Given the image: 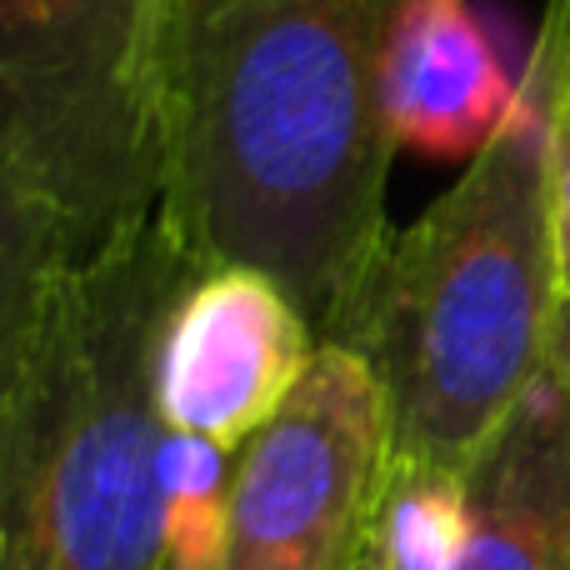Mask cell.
Here are the masks:
<instances>
[{"instance_id":"1","label":"cell","mask_w":570,"mask_h":570,"mask_svg":"<svg viewBox=\"0 0 570 570\" xmlns=\"http://www.w3.org/2000/svg\"><path fill=\"white\" fill-rule=\"evenodd\" d=\"M405 0H180L166 216L200 266H250L335 341L385 240L381 80Z\"/></svg>"},{"instance_id":"2","label":"cell","mask_w":570,"mask_h":570,"mask_svg":"<svg viewBox=\"0 0 570 570\" xmlns=\"http://www.w3.org/2000/svg\"><path fill=\"white\" fill-rule=\"evenodd\" d=\"M570 70V0H551L505 130L385 240L341 335L391 415V461L471 475L541 385L561 325L551 120Z\"/></svg>"},{"instance_id":"3","label":"cell","mask_w":570,"mask_h":570,"mask_svg":"<svg viewBox=\"0 0 570 570\" xmlns=\"http://www.w3.org/2000/svg\"><path fill=\"white\" fill-rule=\"evenodd\" d=\"M196 271L166 206L66 271L0 405V570H166L156 351Z\"/></svg>"},{"instance_id":"4","label":"cell","mask_w":570,"mask_h":570,"mask_svg":"<svg viewBox=\"0 0 570 570\" xmlns=\"http://www.w3.org/2000/svg\"><path fill=\"white\" fill-rule=\"evenodd\" d=\"M180 0H0V166L90 240L160 206Z\"/></svg>"},{"instance_id":"5","label":"cell","mask_w":570,"mask_h":570,"mask_svg":"<svg viewBox=\"0 0 570 570\" xmlns=\"http://www.w3.org/2000/svg\"><path fill=\"white\" fill-rule=\"evenodd\" d=\"M391 475V415L371 365L321 345L291 401L236 451L216 570H365Z\"/></svg>"},{"instance_id":"6","label":"cell","mask_w":570,"mask_h":570,"mask_svg":"<svg viewBox=\"0 0 570 570\" xmlns=\"http://www.w3.org/2000/svg\"><path fill=\"white\" fill-rule=\"evenodd\" d=\"M315 351V325L271 276L250 266H200L160 331V421L166 431L240 451L291 401Z\"/></svg>"},{"instance_id":"7","label":"cell","mask_w":570,"mask_h":570,"mask_svg":"<svg viewBox=\"0 0 570 570\" xmlns=\"http://www.w3.org/2000/svg\"><path fill=\"white\" fill-rule=\"evenodd\" d=\"M521 100L491 26L471 0H405L385 56L381 110L395 156L475 160Z\"/></svg>"},{"instance_id":"8","label":"cell","mask_w":570,"mask_h":570,"mask_svg":"<svg viewBox=\"0 0 570 570\" xmlns=\"http://www.w3.org/2000/svg\"><path fill=\"white\" fill-rule=\"evenodd\" d=\"M461 570H570V391L556 361L471 471Z\"/></svg>"},{"instance_id":"9","label":"cell","mask_w":570,"mask_h":570,"mask_svg":"<svg viewBox=\"0 0 570 570\" xmlns=\"http://www.w3.org/2000/svg\"><path fill=\"white\" fill-rule=\"evenodd\" d=\"M96 240L26 176L0 166V405L30 361L66 271Z\"/></svg>"},{"instance_id":"10","label":"cell","mask_w":570,"mask_h":570,"mask_svg":"<svg viewBox=\"0 0 570 570\" xmlns=\"http://www.w3.org/2000/svg\"><path fill=\"white\" fill-rule=\"evenodd\" d=\"M471 546V475L395 465L375 511V570H461Z\"/></svg>"},{"instance_id":"11","label":"cell","mask_w":570,"mask_h":570,"mask_svg":"<svg viewBox=\"0 0 570 570\" xmlns=\"http://www.w3.org/2000/svg\"><path fill=\"white\" fill-rule=\"evenodd\" d=\"M236 451L206 435L166 431L160 485H166V570H216L226 551Z\"/></svg>"},{"instance_id":"12","label":"cell","mask_w":570,"mask_h":570,"mask_svg":"<svg viewBox=\"0 0 570 570\" xmlns=\"http://www.w3.org/2000/svg\"><path fill=\"white\" fill-rule=\"evenodd\" d=\"M551 210H556V250H561V291L570 301V70L551 120Z\"/></svg>"},{"instance_id":"13","label":"cell","mask_w":570,"mask_h":570,"mask_svg":"<svg viewBox=\"0 0 570 570\" xmlns=\"http://www.w3.org/2000/svg\"><path fill=\"white\" fill-rule=\"evenodd\" d=\"M556 371H561V381H566V391H570V301L561 305V325H556Z\"/></svg>"},{"instance_id":"14","label":"cell","mask_w":570,"mask_h":570,"mask_svg":"<svg viewBox=\"0 0 570 570\" xmlns=\"http://www.w3.org/2000/svg\"><path fill=\"white\" fill-rule=\"evenodd\" d=\"M365 570H375V566H365Z\"/></svg>"}]
</instances>
